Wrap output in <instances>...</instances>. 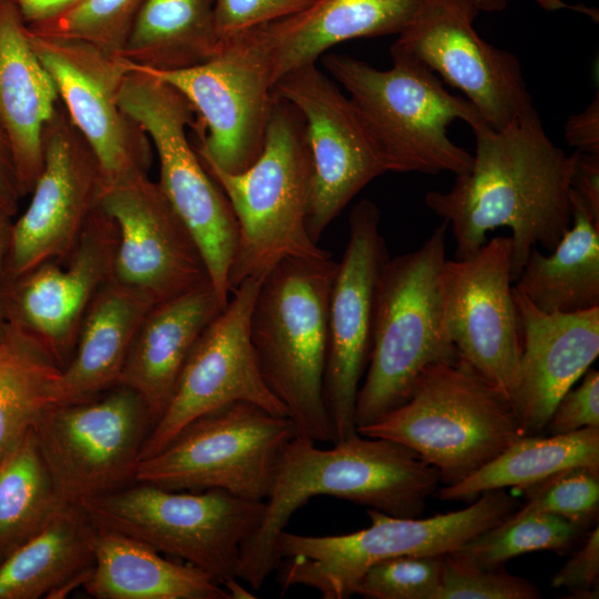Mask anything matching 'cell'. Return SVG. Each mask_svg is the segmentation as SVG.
<instances>
[{
    "label": "cell",
    "instance_id": "74e56055",
    "mask_svg": "<svg viewBox=\"0 0 599 599\" xmlns=\"http://www.w3.org/2000/svg\"><path fill=\"white\" fill-rule=\"evenodd\" d=\"M443 569V555L384 559L361 576L354 595L369 599H437Z\"/></svg>",
    "mask_w": 599,
    "mask_h": 599
},
{
    "label": "cell",
    "instance_id": "d6a6232c",
    "mask_svg": "<svg viewBox=\"0 0 599 599\" xmlns=\"http://www.w3.org/2000/svg\"><path fill=\"white\" fill-rule=\"evenodd\" d=\"M61 368L33 338L7 324L0 339V458L55 403Z\"/></svg>",
    "mask_w": 599,
    "mask_h": 599
},
{
    "label": "cell",
    "instance_id": "52a82bcc",
    "mask_svg": "<svg viewBox=\"0 0 599 599\" xmlns=\"http://www.w3.org/2000/svg\"><path fill=\"white\" fill-rule=\"evenodd\" d=\"M519 507L515 496L495 489L464 509L423 519L367 509L370 525L344 535L305 536L284 530L275 542L281 592L301 585L317 590L324 599L348 598L372 565L398 556L451 552Z\"/></svg>",
    "mask_w": 599,
    "mask_h": 599
},
{
    "label": "cell",
    "instance_id": "7402d4cb",
    "mask_svg": "<svg viewBox=\"0 0 599 599\" xmlns=\"http://www.w3.org/2000/svg\"><path fill=\"white\" fill-rule=\"evenodd\" d=\"M99 207L116 226L119 282L159 303L210 281L195 240L149 174L104 184Z\"/></svg>",
    "mask_w": 599,
    "mask_h": 599
},
{
    "label": "cell",
    "instance_id": "ac0fdd59",
    "mask_svg": "<svg viewBox=\"0 0 599 599\" xmlns=\"http://www.w3.org/2000/svg\"><path fill=\"white\" fill-rule=\"evenodd\" d=\"M105 180L63 104L43 131V166L23 214L12 222L3 283L50 261L63 262L99 207Z\"/></svg>",
    "mask_w": 599,
    "mask_h": 599
},
{
    "label": "cell",
    "instance_id": "4dcf8cb0",
    "mask_svg": "<svg viewBox=\"0 0 599 599\" xmlns=\"http://www.w3.org/2000/svg\"><path fill=\"white\" fill-rule=\"evenodd\" d=\"M219 49L213 0H144L121 57L173 71L204 63Z\"/></svg>",
    "mask_w": 599,
    "mask_h": 599
},
{
    "label": "cell",
    "instance_id": "bcb514c9",
    "mask_svg": "<svg viewBox=\"0 0 599 599\" xmlns=\"http://www.w3.org/2000/svg\"><path fill=\"white\" fill-rule=\"evenodd\" d=\"M79 0H31L19 8L27 24H32L48 19Z\"/></svg>",
    "mask_w": 599,
    "mask_h": 599
},
{
    "label": "cell",
    "instance_id": "ab89813d",
    "mask_svg": "<svg viewBox=\"0 0 599 599\" xmlns=\"http://www.w3.org/2000/svg\"><path fill=\"white\" fill-rule=\"evenodd\" d=\"M316 0H213L220 43L246 30L291 17Z\"/></svg>",
    "mask_w": 599,
    "mask_h": 599
},
{
    "label": "cell",
    "instance_id": "8fae6325",
    "mask_svg": "<svg viewBox=\"0 0 599 599\" xmlns=\"http://www.w3.org/2000/svg\"><path fill=\"white\" fill-rule=\"evenodd\" d=\"M296 435L287 416L248 402L219 407L139 461L134 480L171 490L221 489L266 499L278 457Z\"/></svg>",
    "mask_w": 599,
    "mask_h": 599
},
{
    "label": "cell",
    "instance_id": "5b68a950",
    "mask_svg": "<svg viewBox=\"0 0 599 599\" xmlns=\"http://www.w3.org/2000/svg\"><path fill=\"white\" fill-rule=\"evenodd\" d=\"M390 57L387 70L342 53L324 55L322 62L344 87L389 172L469 171L473 155L450 140L448 126L461 120L474 130L486 123L479 112L464 97L447 91L426 65Z\"/></svg>",
    "mask_w": 599,
    "mask_h": 599
},
{
    "label": "cell",
    "instance_id": "603a6c76",
    "mask_svg": "<svg viewBox=\"0 0 599 599\" xmlns=\"http://www.w3.org/2000/svg\"><path fill=\"white\" fill-rule=\"evenodd\" d=\"M521 328L511 407L524 436L546 429L560 397L599 355V307L547 313L514 288Z\"/></svg>",
    "mask_w": 599,
    "mask_h": 599
},
{
    "label": "cell",
    "instance_id": "d590c367",
    "mask_svg": "<svg viewBox=\"0 0 599 599\" xmlns=\"http://www.w3.org/2000/svg\"><path fill=\"white\" fill-rule=\"evenodd\" d=\"M144 0H79L63 11L28 24L41 35L84 41L119 54Z\"/></svg>",
    "mask_w": 599,
    "mask_h": 599
},
{
    "label": "cell",
    "instance_id": "277c9868",
    "mask_svg": "<svg viewBox=\"0 0 599 599\" xmlns=\"http://www.w3.org/2000/svg\"><path fill=\"white\" fill-rule=\"evenodd\" d=\"M447 227L444 220L420 247L389 258L383 270L366 376L356 398L357 430L404 404L428 367L459 359L444 316Z\"/></svg>",
    "mask_w": 599,
    "mask_h": 599
},
{
    "label": "cell",
    "instance_id": "8d00e7d4",
    "mask_svg": "<svg viewBox=\"0 0 599 599\" xmlns=\"http://www.w3.org/2000/svg\"><path fill=\"white\" fill-rule=\"evenodd\" d=\"M517 489L528 508L560 516L587 529L598 524L599 467L565 468Z\"/></svg>",
    "mask_w": 599,
    "mask_h": 599
},
{
    "label": "cell",
    "instance_id": "e575fe53",
    "mask_svg": "<svg viewBox=\"0 0 599 599\" xmlns=\"http://www.w3.org/2000/svg\"><path fill=\"white\" fill-rule=\"evenodd\" d=\"M587 528L560 516L520 506L499 524L454 550L485 568H500L522 554H562L583 540Z\"/></svg>",
    "mask_w": 599,
    "mask_h": 599
},
{
    "label": "cell",
    "instance_id": "9c48e42d",
    "mask_svg": "<svg viewBox=\"0 0 599 599\" xmlns=\"http://www.w3.org/2000/svg\"><path fill=\"white\" fill-rule=\"evenodd\" d=\"M78 505L97 528L196 567L222 586L237 578L241 547L265 510L264 500L221 489L171 490L146 483Z\"/></svg>",
    "mask_w": 599,
    "mask_h": 599
},
{
    "label": "cell",
    "instance_id": "6da1fadb",
    "mask_svg": "<svg viewBox=\"0 0 599 599\" xmlns=\"http://www.w3.org/2000/svg\"><path fill=\"white\" fill-rule=\"evenodd\" d=\"M476 149L466 173L446 192L430 191L426 205L451 225L457 258L475 255L486 234L511 231L516 281L530 251H552L571 225V176L578 152L568 155L547 135L534 108L500 130H473Z\"/></svg>",
    "mask_w": 599,
    "mask_h": 599
},
{
    "label": "cell",
    "instance_id": "4fadbf2b",
    "mask_svg": "<svg viewBox=\"0 0 599 599\" xmlns=\"http://www.w3.org/2000/svg\"><path fill=\"white\" fill-rule=\"evenodd\" d=\"M152 426L142 398L118 385L84 402L49 407L32 430L61 500L78 505L134 479Z\"/></svg>",
    "mask_w": 599,
    "mask_h": 599
},
{
    "label": "cell",
    "instance_id": "44dd1931",
    "mask_svg": "<svg viewBox=\"0 0 599 599\" xmlns=\"http://www.w3.org/2000/svg\"><path fill=\"white\" fill-rule=\"evenodd\" d=\"M118 232L98 207L62 262H45L4 282L8 325L41 345L63 369L71 359L81 323L99 288L112 276Z\"/></svg>",
    "mask_w": 599,
    "mask_h": 599
},
{
    "label": "cell",
    "instance_id": "681fc988",
    "mask_svg": "<svg viewBox=\"0 0 599 599\" xmlns=\"http://www.w3.org/2000/svg\"><path fill=\"white\" fill-rule=\"evenodd\" d=\"M542 8L547 10H558L568 6L561 0H536Z\"/></svg>",
    "mask_w": 599,
    "mask_h": 599
},
{
    "label": "cell",
    "instance_id": "7bdbcfd3",
    "mask_svg": "<svg viewBox=\"0 0 599 599\" xmlns=\"http://www.w3.org/2000/svg\"><path fill=\"white\" fill-rule=\"evenodd\" d=\"M564 135L578 152L599 155V92L583 111L568 118Z\"/></svg>",
    "mask_w": 599,
    "mask_h": 599
},
{
    "label": "cell",
    "instance_id": "2e32d148",
    "mask_svg": "<svg viewBox=\"0 0 599 599\" xmlns=\"http://www.w3.org/2000/svg\"><path fill=\"white\" fill-rule=\"evenodd\" d=\"M263 277H248L203 329L180 373L171 399L149 433L140 460L164 448L199 417L234 402L287 416L266 386L250 337V316Z\"/></svg>",
    "mask_w": 599,
    "mask_h": 599
},
{
    "label": "cell",
    "instance_id": "ee69618b",
    "mask_svg": "<svg viewBox=\"0 0 599 599\" xmlns=\"http://www.w3.org/2000/svg\"><path fill=\"white\" fill-rule=\"evenodd\" d=\"M578 152V151H577ZM571 190L586 204L591 214L599 220V155L578 152L572 176Z\"/></svg>",
    "mask_w": 599,
    "mask_h": 599
},
{
    "label": "cell",
    "instance_id": "30bf717a",
    "mask_svg": "<svg viewBox=\"0 0 599 599\" xmlns=\"http://www.w3.org/2000/svg\"><path fill=\"white\" fill-rule=\"evenodd\" d=\"M120 104L149 136L159 160L158 183L195 240L210 282L225 305L237 224L227 197L189 140L187 129L195 122L191 104L175 88L131 63Z\"/></svg>",
    "mask_w": 599,
    "mask_h": 599
},
{
    "label": "cell",
    "instance_id": "b9f144b4",
    "mask_svg": "<svg viewBox=\"0 0 599 599\" xmlns=\"http://www.w3.org/2000/svg\"><path fill=\"white\" fill-rule=\"evenodd\" d=\"M598 579L599 526L596 524L582 546L554 576L551 586L569 589L575 598H598Z\"/></svg>",
    "mask_w": 599,
    "mask_h": 599
},
{
    "label": "cell",
    "instance_id": "7c38bea8",
    "mask_svg": "<svg viewBox=\"0 0 599 599\" xmlns=\"http://www.w3.org/2000/svg\"><path fill=\"white\" fill-rule=\"evenodd\" d=\"M133 65V64H132ZM141 69L175 88L195 113L199 156L227 173H240L260 156L273 104L270 53L256 28L220 43L195 67Z\"/></svg>",
    "mask_w": 599,
    "mask_h": 599
},
{
    "label": "cell",
    "instance_id": "7dc6e473",
    "mask_svg": "<svg viewBox=\"0 0 599 599\" xmlns=\"http://www.w3.org/2000/svg\"><path fill=\"white\" fill-rule=\"evenodd\" d=\"M12 222V217L0 210V339L7 329V322L2 307V286L6 261L10 247Z\"/></svg>",
    "mask_w": 599,
    "mask_h": 599
},
{
    "label": "cell",
    "instance_id": "60d3db41",
    "mask_svg": "<svg viewBox=\"0 0 599 599\" xmlns=\"http://www.w3.org/2000/svg\"><path fill=\"white\" fill-rule=\"evenodd\" d=\"M599 427V372L588 369L577 387L568 389L556 404L546 429L550 435Z\"/></svg>",
    "mask_w": 599,
    "mask_h": 599
},
{
    "label": "cell",
    "instance_id": "ba28073f",
    "mask_svg": "<svg viewBox=\"0 0 599 599\" xmlns=\"http://www.w3.org/2000/svg\"><path fill=\"white\" fill-rule=\"evenodd\" d=\"M357 432L409 447L445 486L468 478L524 436L510 404L460 357L428 367L404 404Z\"/></svg>",
    "mask_w": 599,
    "mask_h": 599
},
{
    "label": "cell",
    "instance_id": "f1b7e54d",
    "mask_svg": "<svg viewBox=\"0 0 599 599\" xmlns=\"http://www.w3.org/2000/svg\"><path fill=\"white\" fill-rule=\"evenodd\" d=\"M85 592L97 599H230L207 573L130 537L95 527Z\"/></svg>",
    "mask_w": 599,
    "mask_h": 599
},
{
    "label": "cell",
    "instance_id": "9a60e30c",
    "mask_svg": "<svg viewBox=\"0 0 599 599\" xmlns=\"http://www.w3.org/2000/svg\"><path fill=\"white\" fill-rule=\"evenodd\" d=\"M273 97L304 120L313 165L306 225L317 243L352 199L389 167L347 94L316 63L280 78Z\"/></svg>",
    "mask_w": 599,
    "mask_h": 599
},
{
    "label": "cell",
    "instance_id": "5bb4252c",
    "mask_svg": "<svg viewBox=\"0 0 599 599\" xmlns=\"http://www.w3.org/2000/svg\"><path fill=\"white\" fill-rule=\"evenodd\" d=\"M479 12L473 0H424L390 55L426 65L458 89L487 125L500 130L535 106L517 57L474 29Z\"/></svg>",
    "mask_w": 599,
    "mask_h": 599
},
{
    "label": "cell",
    "instance_id": "cb8c5ba5",
    "mask_svg": "<svg viewBox=\"0 0 599 599\" xmlns=\"http://www.w3.org/2000/svg\"><path fill=\"white\" fill-rule=\"evenodd\" d=\"M59 102L18 6L13 0H0V124L21 197L31 193L42 170L43 131Z\"/></svg>",
    "mask_w": 599,
    "mask_h": 599
},
{
    "label": "cell",
    "instance_id": "7a4b0ae2",
    "mask_svg": "<svg viewBox=\"0 0 599 599\" xmlns=\"http://www.w3.org/2000/svg\"><path fill=\"white\" fill-rule=\"evenodd\" d=\"M295 435L282 450L263 519L241 547L237 578L258 590L276 571L275 542L309 499L331 496L396 517L420 516L440 483L438 470L409 447L355 434L319 448Z\"/></svg>",
    "mask_w": 599,
    "mask_h": 599
},
{
    "label": "cell",
    "instance_id": "f6af8a7d",
    "mask_svg": "<svg viewBox=\"0 0 599 599\" xmlns=\"http://www.w3.org/2000/svg\"><path fill=\"white\" fill-rule=\"evenodd\" d=\"M20 197L10 145L0 124V210L12 217Z\"/></svg>",
    "mask_w": 599,
    "mask_h": 599
},
{
    "label": "cell",
    "instance_id": "ffe728a7",
    "mask_svg": "<svg viewBox=\"0 0 599 599\" xmlns=\"http://www.w3.org/2000/svg\"><path fill=\"white\" fill-rule=\"evenodd\" d=\"M512 281L508 236L468 258L446 260L443 268L448 335L459 357L510 406L522 348Z\"/></svg>",
    "mask_w": 599,
    "mask_h": 599
},
{
    "label": "cell",
    "instance_id": "1f68e13d",
    "mask_svg": "<svg viewBox=\"0 0 599 599\" xmlns=\"http://www.w3.org/2000/svg\"><path fill=\"white\" fill-rule=\"evenodd\" d=\"M573 466L599 467V427L521 436L468 478L441 488L438 497L470 504L485 491L518 488Z\"/></svg>",
    "mask_w": 599,
    "mask_h": 599
},
{
    "label": "cell",
    "instance_id": "e0dca14e",
    "mask_svg": "<svg viewBox=\"0 0 599 599\" xmlns=\"http://www.w3.org/2000/svg\"><path fill=\"white\" fill-rule=\"evenodd\" d=\"M28 32L70 120L95 154L105 184L148 174L151 141L120 104L129 62L84 41Z\"/></svg>",
    "mask_w": 599,
    "mask_h": 599
},
{
    "label": "cell",
    "instance_id": "8992f818",
    "mask_svg": "<svg viewBox=\"0 0 599 599\" xmlns=\"http://www.w3.org/2000/svg\"><path fill=\"white\" fill-rule=\"evenodd\" d=\"M201 161L237 224L231 292L248 277H263L285 257L329 256L307 231L313 165L304 120L290 102L273 97L263 150L243 172L227 173Z\"/></svg>",
    "mask_w": 599,
    "mask_h": 599
},
{
    "label": "cell",
    "instance_id": "83f0119b",
    "mask_svg": "<svg viewBox=\"0 0 599 599\" xmlns=\"http://www.w3.org/2000/svg\"><path fill=\"white\" fill-rule=\"evenodd\" d=\"M95 526L64 504L28 541L0 561V599L62 598L89 578Z\"/></svg>",
    "mask_w": 599,
    "mask_h": 599
},
{
    "label": "cell",
    "instance_id": "3957f363",
    "mask_svg": "<svg viewBox=\"0 0 599 599\" xmlns=\"http://www.w3.org/2000/svg\"><path fill=\"white\" fill-rule=\"evenodd\" d=\"M338 262L285 257L262 278L250 316L261 375L297 436L334 443L324 399L327 313Z\"/></svg>",
    "mask_w": 599,
    "mask_h": 599
},
{
    "label": "cell",
    "instance_id": "d6986e66",
    "mask_svg": "<svg viewBox=\"0 0 599 599\" xmlns=\"http://www.w3.org/2000/svg\"><path fill=\"white\" fill-rule=\"evenodd\" d=\"M379 221L374 202L362 200L353 207L329 294L324 399L334 443L358 433L356 398L370 353L378 284L390 258Z\"/></svg>",
    "mask_w": 599,
    "mask_h": 599
},
{
    "label": "cell",
    "instance_id": "f907efd6",
    "mask_svg": "<svg viewBox=\"0 0 599 599\" xmlns=\"http://www.w3.org/2000/svg\"><path fill=\"white\" fill-rule=\"evenodd\" d=\"M16 2V4L18 6V8H21L22 6H24L26 3L30 2L31 0H13Z\"/></svg>",
    "mask_w": 599,
    "mask_h": 599
},
{
    "label": "cell",
    "instance_id": "484cf974",
    "mask_svg": "<svg viewBox=\"0 0 599 599\" xmlns=\"http://www.w3.org/2000/svg\"><path fill=\"white\" fill-rule=\"evenodd\" d=\"M424 0H316L300 13L256 27L266 45L274 84L314 64L332 47L353 39L399 34Z\"/></svg>",
    "mask_w": 599,
    "mask_h": 599
},
{
    "label": "cell",
    "instance_id": "f35d334b",
    "mask_svg": "<svg viewBox=\"0 0 599 599\" xmlns=\"http://www.w3.org/2000/svg\"><path fill=\"white\" fill-rule=\"evenodd\" d=\"M443 582L437 599H538L529 580L500 568H485L451 551L443 555Z\"/></svg>",
    "mask_w": 599,
    "mask_h": 599
},
{
    "label": "cell",
    "instance_id": "c3c4849f",
    "mask_svg": "<svg viewBox=\"0 0 599 599\" xmlns=\"http://www.w3.org/2000/svg\"><path fill=\"white\" fill-rule=\"evenodd\" d=\"M479 11L499 12L502 11L509 0H473Z\"/></svg>",
    "mask_w": 599,
    "mask_h": 599
},
{
    "label": "cell",
    "instance_id": "f546056e",
    "mask_svg": "<svg viewBox=\"0 0 599 599\" xmlns=\"http://www.w3.org/2000/svg\"><path fill=\"white\" fill-rule=\"evenodd\" d=\"M571 225L549 255L534 247L514 287L547 313L599 307V220L571 190Z\"/></svg>",
    "mask_w": 599,
    "mask_h": 599
},
{
    "label": "cell",
    "instance_id": "4316f807",
    "mask_svg": "<svg viewBox=\"0 0 599 599\" xmlns=\"http://www.w3.org/2000/svg\"><path fill=\"white\" fill-rule=\"evenodd\" d=\"M154 304L113 276L99 288L81 323L73 355L61 369L57 405L84 402L118 385L135 333Z\"/></svg>",
    "mask_w": 599,
    "mask_h": 599
},
{
    "label": "cell",
    "instance_id": "d4e9b609",
    "mask_svg": "<svg viewBox=\"0 0 599 599\" xmlns=\"http://www.w3.org/2000/svg\"><path fill=\"white\" fill-rule=\"evenodd\" d=\"M224 306L206 281L154 304L140 324L118 385L142 398L153 425L164 413L196 339Z\"/></svg>",
    "mask_w": 599,
    "mask_h": 599
},
{
    "label": "cell",
    "instance_id": "836d02e7",
    "mask_svg": "<svg viewBox=\"0 0 599 599\" xmlns=\"http://www.w3.org/2000/svg\"><path fill=\"white\" fill-rule=\"evenodd\" d=\"M64 504L31 427L0 458V561L38 534Z\"/></svg>",
    "mask_w": 599,
    "mask_h": 599
}]
</instances>
